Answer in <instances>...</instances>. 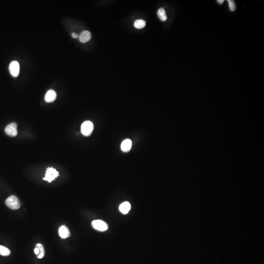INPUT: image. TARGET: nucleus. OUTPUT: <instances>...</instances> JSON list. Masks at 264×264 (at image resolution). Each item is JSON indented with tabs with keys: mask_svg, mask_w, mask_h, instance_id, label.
<instances>
[{
	"mask_svg": "<svg viewBox=\"0 0 264 264\" xmlns=\"http://www.w3.org/2000/svg\"><path fill=\"white\" fill-rule=\"evenodd\" d=\"M71 35H72V37H73V38H75V39H77V38L79 37L78 35L77 34H76V33H72Z\"/></svg>",
	"mask_w": 264,
	"mask_h": 264,
	"instance_id": "obj_18",
	"label": "nucleus"
},
{
	"mask_svg": "<svg viewBox=\"0 0 264 264\" xmlns=\"http://www.w3.org/2000/svg\"><path fill=\"white\" fill-rule=\"evenodd\" d=\"M6 203L7 206L11 209H18L21 207V203L19 199L15 195H11L8 198L6 201Z\"/></svg>",
	"mask_w": 264,
	"mask_h": 264,
	"instance_id": "obj_1",
	"label": "nucleus"
},
{
	"mask_svg": "<svg viewBox=\"0 0 264 264\" xmlns=\"http://www.w3.org/2000/svg\"><path fill=\"white\" fill-rule=\"evenodd\" d=\"M17 125L15 122H12L8 125L5 128V133L10 137H15L18 134Z\"/></svg>",
	"mask_w": 264,
	"mask_h": 264,
	"instance_id": "obj_5",
	"label": "nucleus"
},
{
	"mask_svg": "<svg viewBox=\"0 0 264 264\" xmlns=\"http://www.w3.org/2000/svg\"><path fill=\"white\" fill-rule=\"evenodd\" d=\"M56 97V92L54 90H50L48 91L46 93L45 97V101L48 103L52 102L55 100Z\"/></svg>",
	"mask_w": 264,
	"mask_h": 264,
	"instance_id": "obj_8",
	"label": "nucleus"
},
{
	"mask_svg": "<svg viewBox=\"0 0 264 264\" xmlns=\"http://www.w3.org/2000/svg\"><path fill=\"white\" fill-rule=\"evenodd\" d=\"M91 34L90 33V31L85 30L81 32L78 38H79V41L81 43H84L88 42L91 38Z\"/></svg>",
	"mask_w": 264,
	"mask_h": 264,
	"instance_id": "obj_9",
	"label": "nucleus"
},
{
	"mask_svg": "<svg viewBox=\"0 0 264 264\" xmlns=\"http://www.w3.org/2000/svg\"><path fill=\"white\" fill-rule=\"evenodd\" d=\"M157 15L159 19L162 22H164L166 21L167 17L166 13L164 8H160L157 12Z\"/></svg>",
	"mask_w": 264,
	"mask_h": 264,
	"instance_id": "obj_12",
	"label": "nucleus"
},
{
	"mask_svg": "<svg viewBox=\"0 0 264 264\" xmlns=\"http://www.w3.org/2000/svg\"><path fill=\"white\" fill-rule=\"evenodd\" d=\"M36 246L38 247L39 250V254L37 255V257L39 259L42 258L45 255V250L43 246L41 244H38L36 245Z\"/></svg>",
	"mask_w": 264,
	"mask_h": 264,
	"instance_id": "obj_15",
	"label": "nucleus"
},
{
	"mask_svg": "<svg viewBox=\"0 0 264 264\" xmlns=\"http://www.w3.org/2000/svg\"><path fill=\"white\" fill-rule=\"evenodd\" d=\"M217 2L221 5L222 3H223L224 2V0H218V1H217Z\"/></svg>",
	"mask_w": 264,
	"mask_h": 264,
	"instance_id": "obj_19",
	"label": "nucleus"
},
{
	"mask_svg": "<svg viewBox=\"0 0 264 264\" xmlns=\"http://www.w3.org/2000/svg\"><path fill=\"white\" fill-rule=\"evenodd\" d=\"M58 176H59V172L57 171L55 169L52 167H49L47 169L45 177L43 178V180L48 181V182H51Z\"/></svg>",
	"mask_w": 264,
	"mask_h": 264,
	"instance_id": "obj_2",
	"label": "nucleus"
},
{
	"mask_svg": "<svg viewBox=\"0 0 264 264\" xmlns=\"http://www.w3.org/2000/svg\"><path fill=\"white\" fill-rule=\"evenodd\" d=\"M228 2L230 10L232 11H235L236 9V7L234 2L232 0H228Z\"/></svg>",
	"mask_w": 264,
	"mask_h": 264,
	"instance_id": "obj_16",
	"label": "nucleus"
},
{
	"mask_svg": "<svg viewBox=\"0 0 264 264\" xmlns=\"http://www.w3.org/2000/svg\"><path fill=\"white\" fill-rule=\"evenodd\" d=\"M131 206L129 202H124L119 206V210L123 214H127L131 209Z\"/></svg>",
	"mask_w": 264,
	"mask_h": 264,
	"instance_id": "obj_11",
	"label": "nucleus"
},
{
	"mask_svg": "<svg viewBox=\"0 0 264 264\" xmlns=\"http://www.w3.org/2000/svg\"><path fill=\"white\" fill-rule=\"evenodd\" d=\"M93 130V123L90 121H86L82 123L81 127V133L85 136H89Z\"/></svg>",
	"mask_w": 264,
	"mask_h": 264,
	"instance_id": "obj_3",
	"label": "nucleus"
},
{
	"mask_svg": "<svg viewBox=\"0 0 264 264\" xmlns=\"http://www.w3.org/2000/svg\"><path fill=\"white\" fill-rule=\"evenodd\" d=\"M132 142L131 140L126 139L124 140L121 144V149L122 151L124 152L130 151L132 147Z\"/></svg>",
	"mask_w": 264,
	"mask_h": 264,
	"instance_id": "obj_10",
	"label": "nucleus"
},
{
	"mask_svg": "<svg viewBox=\"0 0 264 264\" xmlns=\"http://www.w3.org/2000/svg\"><path fill=\"white\" fill-rule=\"evenodd\" d=\"M9 70L10 74L12 77H18L20 72V65L19 63L16 61L11 62L9 64Z\"/></svg>",
	"mask_w": 264,
	"mask_h": 264,
	"instance_id": "obj_6",
	"label": "nucleus"
},
{
	"mask_svg": "<svg viewBox=\"0 0 264 264\" xmlns=\"http://www.w3.org/2000/svg\"><path fill=\"white\" fill-rule=\"evenodd\" d=\"M59 236L62 239H66L69 237L71 235L70 230L65 225H62L59 228L58 231Z\"/></svg>",
	"mask_w": 264,
	"mask_h": 264,
	"instance_id": "obj_7",
	"label": "nucleus"
},
{
	"mask_svg": "<svg viewBox=\"0 0 264 264\" xmlns=\"http://www.w3.org/2000/svg\"><path fill=\"white\" fill-rule=\"evenodd\" d=\"M93 229L99 231H105L108 230V224L105 222L100 220H94L92 223Z\"/></svg>",
	"mask_w": 264,
	"mask_h": 264,
	"instance_id": "obj_4",
	"label": "nucleus"
},
{
	"mask_svg": "<svg viewBox=\"0 0 264 264\" xmlns=\"http://www.w3.org/2000/svg\"><path fill=\"white\" fill-rule=\"evenodd\" d=\"M10 253L11 251L9 249L5 246L0 245V255L3 256H8L10 255Z\"/></svg>",
	"mask_w": 264,
	"mask_h": 264,
	"instance_id": "obj_14",
	"label": "nucleus"
},
{
	"mask_svg": "<svg viewBox=\"0 0 264 264\" xmlns=\"http://www.w3.org/2000/svg\"><path fill=\"white\" fill-rule=\"evenodd\" d=\"M134 26L136 29H141L145 27L146 22L141 19L137 20L135 22Z\"/></svg>",
	"mask_w": 264,
	"mask_h": 264,
	"instance_id": "obj_13",
	"label": "nucleus"
},
{
	"mask_svg": "<svg viewBox=\"0 0 264 264\" xmlns=\"http://www.w3.org/2000/svg\"><path fill=\"white\" fill-rule=\"evenodd\" d=\"M34 251L35 254L36 255H39V249H38V247H36V246H35V247L34 250Z\"/></svg>",
	"mask_w": 264,
	"mask_h": 264,
	"instance_id": "obj_17",
	"label": "nucleus"
}]
</instances>
